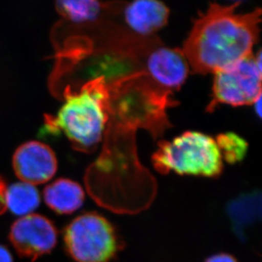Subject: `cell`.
Instances as JSON below:
<instances>
[{
    "mask_svg": "<svg viewBox=\"0 0 262 262\" xmlns=\"http://www.w3.org/2000/svg\"><path fill=\"white\" fill-rule=\"evenodd\" d=\"M241 4H210L196 19L182 49L193 72L214 74L253 55L260 33L261 10L237 14L235 10Z\"/></svg>",
    "mask_w": 262,
    "mask_h": 262,
    "instance_id": "6da1fadb",
    "label": "cell"
},
{
    "mask_svg": "<svg viewBox=\"0 0 262 262\" xmlns=\"http://www.w3.org/2000/svg\"><path fill=\"white\" fill-rule=\"evenodd\" d=\"M56 117L47 118L51 133H64L78 150H94L101 142L111 112V92L104 77L86 82L79 90L67 89Z\"/></svg>",
    "mask_w": 262,
    "mask_h": 262,
    "instance_id": "7a4b0ae2",
    "label": "cell"
},
{
    "mask_svg": "<svg viewBox=\"0 0 262 262\" xmlns=\"http://www.w3.org/2000/svg\"><path fill=\"white\" fill-rule=\"evenodd\" d=\"M160 173L215 178L223 171V160L215 139L200 132L183 133L171 141H161L152 156Z\"/></svg>",
    "mask_w": 262,
    "mask_h": 262,
    "instance_id": "3957f363",
    "label": "cell"
},
{
    "mask_svg": "<svg viewBox=\"0 0 262 262\" xmlns=\"http://www.w3.org/2000/svg\"><path fill=\"white\" fill-rule=\"evenodd\" d=\"M64 247L77 262H110L120 249L114 227L98 213L77 216L64 231Z\"/></svg>",
    "mask_w": 262,
    "mask_h": 262,
    "instance_id": "277c9868",
    "label": "cell"
},
{
    "mask_svg": "<svg viewBox=\"0 0 262 262\" xmlns=\"http://www.w3.org/2000/svg\"><path fill=\"white\" fill-rule=\"evenodd\" d=\"M261 52L240 59L214 73L212 99L208 112L219 104L250 105L261 96Z\"/></svg>",
    "mask_w": 262,
    "mask_h": 262,
    "instance_id": "5b68a950",
    "label": "cell"
},
{
    "mask_svg": "<svg viewBox=\"0 0 262 262\" xmlns=\"http://www.w3.org/2000/svg\"><path fill=\"white\" fill-rule=\"evenodd\" d=\"M142 72L154 86L169 94L184 84L189 64L182 49L165 47L155 40L144 52Z\"/></svg>",
    "mask_w": 262,
    "mask_h": 262,
    "instance_id": "8992f818",
    "label": "cell"
},
{
    "mask_svg": "<svg viewBox=\"0 0 262 262\" xmlns=\"http://www.w3.org/2000/svg\"><path fill=\"white\" fill-rule=\"evenodd\" d=\"M57 229L46 216L30 214L15 221L9 238L16 252L32 261L52 251L57 244Z\"/></svg>",
    "mask_w": 262,
    "mask_h": 262,
    "instance_id": "52a82bcc",
    "label": "cell"
},
{
    "mask_svg": "<svg viewBox=\"0 0 262 262\" xmlns=\"http://www.w3.org/2000/svg\"><path fill=\"white\" fill-rule=\"evenodd\" d=\"M13 168L23 183H47L57 171V159L46 144L31 141L20 145L13 156Z\"/></svg>",
    "mask_w": 262,
    "mask_h": 262,
    "instance_id": "ba28073f",
    "label": "cell"
},
{
    "mask_svg": "<svg viewBox=\"0 0 262 262\" xmlns=\"http://www.w3.org/2000/svg\"><path fill=\"white\" fill-rule=\"evenodd\" d=\"M121 9L126 27L131 30L134 37L139 38H150L151 35L168 23L170 10L160 1L138 0L127 3Z\"/></svg>",
    "mask_w": 262,
    "mask_h": 262,
    "instance_id": "9c48e42d",
    "label": "cell"
},
{
    "mask_svg": "<svg viewBox=\"0 0 262 262\" xmlns=\"http://www.w3.org/2000/svg\"><path fill=\"white\" fill-rule=\"evenodd\" d=\"M43 198L45 203L55 212L72 214L82 207L85 193L77 182L59 178L45 188Z\"/></svg>",
    "mask_w": 262,
    "mask_h": 262,
    "instance_id": "30bf717a",
    "label": "cell"
},
{
    "mask_svg": "<svg viewBox=\"0 0 262 262\" xmlns=\"http://www.w3.org/2000/svg\"><path fill=\"white\" fill-rule=\"evenodd\" d=\"M228 214L237 237L245 238V231L255 225L261 216V195L259 191L243 193L230 201Z\"/></svg>",
    "mask_w": 262,
    "mask_h": 262,
    "instance_id": "8fae6325",
    "label": "cell"
},
{
    "mask_svg": "<svg viewBox=\"0 0 262 262\" xmlns=\"http://www.w3.org/2000/svg\"><path fill=\"white\" fill-rule=\"evenodd\" d=\"M115 3H101L91 0L82 1H59L58 11L64 18L76 23H93L100 17L104 11L117 9Z\"/></svg>",
    "mask_w": 262,
    "mask_h": 262,
    "instance_id": "7c38bea8",
    "label": "cell"
},
{
    "mask_svg": "<svg viewBox=\"0 0 262 262\" xmlns=\"http://www.w3.org/2000/svg\"><path fill=\"white\" fill-rule=\"evenodd\" d=\"M39 205V193L32 184L21 182L7 188L6 205L15 215H30Z\"/></svg>",
    "mask_w": 262,
    "mask_h": 262,
    "instance_id": "4fadbf2b",
    "label": "cell"
},
{
    "mask_svg": "<svg viewBox=\"0 0 262 262\" xmlns=\"http://www.w3.org/2000/svg\"><path fill=\"white\" fill-rule=\"evenodd\" d=\"M215 140L223 160L231 165L239 163L247 155L249 144L238 134L232 132L221 134Z\"/></svg>",
    "mask_w": 262,
    "mask_h": 262,
    "instance_id": "5bb4252c",
    "label": "cell"
},
{
    "mask_svg": "<svg viewBox=\"0 0 262 262\" xmlns=\"http://www.w3.org/2000/svg\"><path fill=\"white\" fill-rule=\"evenodd\" d=\"M6 191H7V186L5 184V182L1 177H0V215H2L7 210V205H6Z\"/></svg>",
    "mask_w": 262,
    "mask_h": 262,
    "instance_id": "9a60e30c",
    "label": "cell"
},
{
    "mask_svg": "<svg viewBox=\"0 0 262 262\" xmlns=\"http://www.w3.org/2000/svg\"><path fill=\"white\" fill-rule=\"evenodd\" d=\"M205 262H237L233 255H228L226 253H220L208 258Z\"/></svg>",
    "mask_w": 262,
    "mask_h": 262,
    "instance_id": "2e32d148",
    "label": "cell"
},
{
    "mask_svg": "<svg viewBox=\"0 0 262 262\" xmlns=\"http://www.w3.org/2000/svg\"><path fill=\"white\" fill-rule=\"evenodd\" d=\"M0 262H13L12 255L7 248L0 245Z\"/></svg>",
    "mask_w": 262,
    "mask_h": 262,
    "instance_id": "e0dca14e",
    "label": "cell"
},
{
    "mask_svg": "<svg viewBox=\"0 0 262 262\" xmlns=\"http://www.w3.org/2000/svg\"><path fill=\"white\" fill-rule=\"evenodd\" d=\"M253 104L255 105V113L258 117H261V96L259 97Z\"/></svg>",
    "mask_w": 262,
    "mask_h": 262,
    "instance_id": "ac0fdd59",
    "label": "cell"
}]
</instances>
